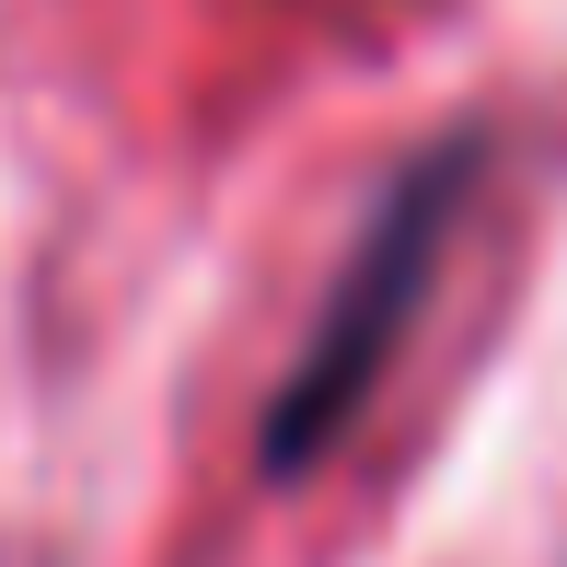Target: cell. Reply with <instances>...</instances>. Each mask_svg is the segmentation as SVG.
<instances>
[{"instance_id":"cell-1","label":"cell","mask_w":567,"mask_h":567,"mask_svg":"<svg viewBox=\"0 0 567 567\" xmlns=\"http://www.w3.org/2000/svg\"><path fill=\"white\" fill-rule=\"evenodd\" d=\"M475 186H486V127H452V140L417 151V163L382 174L348 267L324 278L313 324H301V348H290V371L267 382V417H255V475L267 486H301L359 417H371L382 371L405 359L429 290H441V267H452V231L475 209Z\"/></svg>"}]
</instances>
